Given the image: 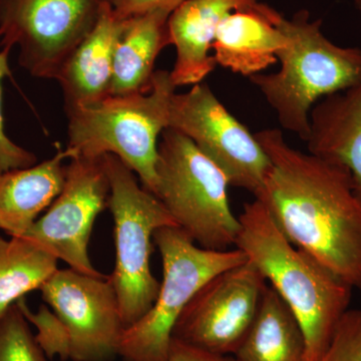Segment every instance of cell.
Returning <instances> with one entry per match:
<instances>
[{
	"label": "cell",
	"mask_w": 361,
	"mask_h": 361,
	"mask_svg": "<svg viewBox=\"0 0 361 361\" xmlns=\"http://www.w3.org/2000/svg\"><path fill=\"white\" fill-rule=\"evenodd\" d=\"M238 218L235 247L245 253L290 308L302 329L305 361H315L348 310L353 287L293 245L258 199L246 203Z\"/></svg>",
	"instance_id": "2"
},
{
	"label": "cell",
	"mask_w": 361,
	"mask_h": 361,
	"mask_svg": "<svg viewBox=\"0 0 361 361\" xmlns=\"http://www.w3.org/2000/svg\"><path fill=\"white\" fill-rule=\"evenodd\" d=\"M123 21L109 4L92 32L61 66L56 80L63 90L66 113L94 106L111 96L114 54Z\"/></svg>",
	"instance_id": "15"
},
{
	"label": "cell",
	"mask_w": 361,
	"mask_h": 361,
	"mask_svg": "<svg viewBox=\"0 0 361 361\" xmlns=\"http://www.w3.org/2000/svg\"><path fill=\"white\" fill-rule=\"evenodd\" d=\"M280 26L287 42L277 54L279 71L249 80L276 113L281 127L306 142L313 106L360 84L361 49L330 42L323 35L322 21L311 20L307 11L290 20L283 16Z\"/></svg>",
	"instance_id": "3"
},
{
	"label": "cell",
	"mask_w": 361,
	"mask_h": 361,
	"mask_svg": "<svg viewBox=\"0 0 361 361\" xmlns=\"http://www.w3.org/2000/svg\"><path fill=\"white\" fill-rule=\"evenodd\" d=\"M66 166L63 190L23 237L32 240L71 269L104 277L90 262L89 243L99 214L109 205L110 182L104 156H75Z\"/></svg>",
	"instance_id": "10"
},
{
	"label": "cell",
	"mask_w": 361,
	"mask_h": 361,
	"mask_svg": "<svg viewBox=\"0 0 361 361\" xmlns=\"http://www.w3.org/2000/svg\"><path fill=\"white\" fill-rule=\"evenodd\" d=\"M186 0H110L114 13L121 20L152 13L166 11L172 13Z\"/></svg>",
	"instance_id": "25"
},
{
	"label": "cell",
	"mask_w": 361,
	"mask_h": 361,
	"mask_svg": "<svg viewBox=\"0 0 361 361\" xmlns=\"http://www.w3.org/2000/svg\"><path fill=\"white\" fill-rule=\"evenodd\" d=\"M39 290L68 330L71 360L113 361L118 356L126 327L109 276L58 269Z\"/></svg>",
	"instance_id": "12"
},
{
	"label": "cell",
	"mask_w": 361,
	"mask_h": 361,
	"mask_svg": "<svg viewBox=\"0 0 361 361\" xmlns=\"http://www.w3.org/2000/svg\"><path fill=\"white\" fill-rule=\"evenodd\" d=\"M154 241L163 262V281L149 312L123 331L118 346L123 361L167 360L176 323L195 294L211 278L248 261L236 247L202 248L179 227L160 228Z\"/></svg>",
	"instance_id": "7"
},
{
	"label": "cell",
	"mask_w": 361,
	"mask_h": 361,
	"mask_svg": "<svg viewBox=\"0 0 361 361\" xmlns=\"http://www.w3.org/2000/svg\"><path fill=\"white\" fill-rule=\"evenodd\" d=\"M155 196L176 224L209 250L235 247L239 218L228 197L229 180L186 135L166 129L159 142Z\"/></svg>",
	"instance_id": "5"
},
{
	"label": "cell",
	"mask_w": 361,
	"mask_h": 361,
	"mask_svg": "<svg viewBox=\"0 0 361 361\" xmlns=\"http://www.w3.org/2000/svg\"><path fill=\"white\" fill-rule=\"evenodd\" d=\"M281 13L255 2L240 7L221 21L212 44L216 63L251 78L277 63L278 52L286 44Z\"/></svg>",
	"instance_id": "13"
},
{
	"label": "cell",
	"mask_w": 361,
	"mask_h": 361,
	"mask_svg": "<svg viewBox=\"0 0 361 361\" xmlns=\"http://www.w3.org/2000/svg\"><path fill=\"white\" fill-rule=\"evenodd\" d=\"M315 361H361V310H348L329 346Z\"/></svg>",
	"instance_id": "23"
},
{
	"label": "cell",
	"mask_w": 361,
	"mask_h": 361,
	"mask_svg": "<svg viewBox=\"0 0 361 361\" xmlns=\"http://www.w3.org/2000/svg\"><path fill=\"white\" fill-rule=\"evenodd\" d=\"M176 89L171 71H156L147 92L110 96L94 106L66 111V149L73 157H118L155 195L159 137L169 128Z\"/></svg>",
	"instance_id": "4"
},
{
	"label": "cell",
	"mask_w": 361,
	"mask_h": 361,
	"mask_svg": "<svg viewBox=\"0 0 361 361\" xmlns=\"http://www.w3.org/2000/svg\"><path fill=\"white\" fill-rule=\"evenodd\" d=\"M169 128L186 135L218 166L230 186L255 197L264 185L270 160L255 135L225 108L208 85H192L171 102Z\"/></svg>",
	"instance_id": "9"
},
{
	"label": "cell",
	"mask_w": 361,
	"mask_h": 361,
	"mask_svg": "<svg viewBox=\"0 0 361 361\" xmlns=\"http://www.w3.org/2000/svg\"><path fill=\"white\" fill-rule=\"evenodd\" d=\"M355 6L356 9L361 13V0H355Z\"/></svg>",
	"instance_id": "27"
},
{
	"label": "cell",
	"mask_w": 361,
	"mask_h": 361,
	"mask_svg": "<svg viewBox=\"0 0 361 361\" xmlns=\"http://www.w3.org/2000/svg\"><path fill=\"white\" fill-rule=\"evenodd\" d=\"M68 149L35 164L0 174V230L11 237H23L39 214L51 205L63 190Z\"/></svg>",
	"instance_id": "17"
},
{
	"label": "cell",
	"mask_w": 361,
	"mask_h": 361,
	"mask_svg": "<svg viewBox=\"0 0 361 361\" xmlns=\"http://www.w3.org/2000/svg\"><path fill=\"white\" fill-rule=\"evenodd\" d=\"M9 49H1L0 51V174L16 170L32 167L37 164V157L32 152L21 148L7 137L4 130V116H2L1 97L2 80L11 75L9 68Z\"/></svg>",
	"instance_id": "24"
},
{
	"label": "cell",
	"mask_w": 361,
	"mask_h": 361,
	"mask_svg": "<svg viewBox=\"0 0 361 361\" xmlns=\"http://www.w3.org/2000/svg\"><path fill=\"white\" fill-rule=\"evenodd\" d=\"M270 160L262 202L293 245L361 292V198L348 170L294 149L281 130L255 134Z\"/></svg>",
	"instance_id": "1"
},
{
	"label": "cell",
	"mask_w": 361,
	"mask_h": 361,
	"mask_svg": "<svg viewBox=\"0 0 361 361\" xmlns=\"http://www.w3.org/2000/svg\"><path fill=\"white\" fill-rule=\"evenodd\" d=\"M16 303L27 322L37 329L35 339L47 358L58 355L61 360H70V337L58 315L44 305L37 312H32L26 305L25 298L20 299Z\"/></svg>",
	"instance_id": "22"
},
{
	"label": "cell",
	"mask_w": 361,
	"mask_h": 361,
	"mask_svg": "<svg viewBox=\"0 0 361 361\" xmlns=\"http://www.w3.org/2000/svg\"><path fill=\"white\" fill-rule=\"evenodd\" d=\"M306 142L310 153L348 171L361 198V82L313 106Z\"/></svg>",
	"instance_id": "16"
},
{
	"label": "cell",
	"mask_w": 361,
	"mask_h": 361,
	"mask_svg": "<svg viewBox=\"0 0 361 361\" xmlns=\"http://www.w3.org/2000/svg\"><path fill=\"white\" fill-rule=\"evenodd\" d=\"M59 259L25 237L0 236V317L28 292L42 288Z\"/></svg>",
	"instance_id": "20"
},
{
	"label": "cell",
	"mask_w": 361,
	"mask_h": 361,
	"mask_svg": "<svg viewBox=\"0 0 361 361\" xmlns=\"http://www.w3.org/2000/svg\"><path fill=\"white\" fill-rule=\"evenodd\" d=\"M258 0H186L168 20L171 45L176 49L171 77L176 87L200 84L216 63L212 44L221 21L240 7Z\"/></svg>",
	"instance_id": "14"
},
{
	"label": "cell",
	"mask_w": 361,
	"mask_h": 361,
	"mask_svg": "<svg viewBox=\"0 0 361 361\" xmlns=\"http://www.w3.org/2000/svg\"><path fill=\"white\" fill-rule=\"evenodd\" d=\"M110 0H0V47L32 77L56 80Z\"/></svg>",
	"instance_id": "8"
},
{
	"label": "cell",
	"mask_w": 361,
	"mask_h": 361,
	"mask_svg": "<svg viewBox=\"0 0 361 361\" xmlns=\"http://www.w3.org/2000/svg\"><path fill=\"white\" fill-rule=\"evenodd\" d=\"M166 11L134 16L123 21L114 54L111 96H125L149 90L160 52L171 45Z\"/></svg>",
	"instance_id": "18"
},
{
	"label": "cell",
	"mask_w": 361,
	"mask_h": 361,
	"mask_svg": "<svg viewBox=\"0 0 361 361\" xmlns=\"http://www.w3.org/2000/svg\"><path fill=\"white\" fill-rule=\"evenodd\" d=\"M0 361H47L18 303L0 317Z\"/></svg>",
	"instance_id": "21"
},
{
	"label": "cell",
	"mask_w": 361,
	"mask_h": 361,
	"mask_svg": "<svg viewBox=\"0 0 361 361\" xmlns=\"http://www.w3.org/2000/svg\"><path fill=\"white\" fill-rule=\"evenodd\" d=\"M267 281L250 261L211 278L183 310L173 338L234 355L257 314Z\"/></svg>",
	"instance_id": "11"
},
{
	"label": "cell",
	"mask_w": 361,
	"mask_h": 361,
	"mask_svg": "<svg viewBox=\"0 0 361 361\" xmlns=\"http://www.w3.org/2000/svg\"><path fill=\"white\" fill-rule=\"evenodd\" d=\"M166 361H237L232 355H219L190 345L185 342L173 338L170 351Z\"/></svg>",
	"instance_id": "26"
},
{
	"label": "cell",
	"mask_w": 361,
	"mask_h": 361,
	"mask_svg": "<svg viewBox=\"0 0 361 361\" xmlns=\"http://www.w3.org/2000/svg\"><path fill=\"white\" fill-rule=\"evenodd\" d=\"M237 361H305V341L298 320L267 285L257 314L235 353Z\"/></svg>",
	"instance_id": "19"
},
{
	"label": "cell",
	"mask_w": 361,
	"mask_h": 361,
	"mask_svg": "<svg viewBox=\"0 0 361 361\" xmlns=\"http://www.w3.org/2000/svg\"><path fill=\"white\" fill-rule=\"evenodd\" d=\"M104 164L110 182L108 206L115 224L116 266L109 280L128 329L149 312L160 291L149 263L154 233L178 226L161 202L137 184L135 173L118 157L104 155Z\"/></svg>",
	"instance_id": "6"
}]
</instances>
